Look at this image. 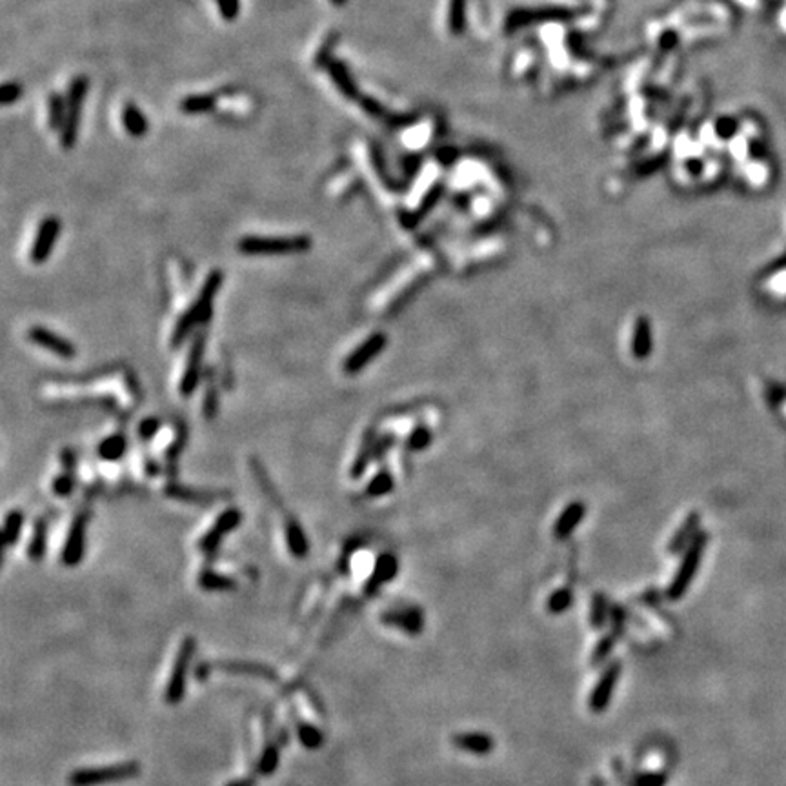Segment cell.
<instances>
[{
  "label": "cell",
  "instance_id": "1f68e13d",
  "mask_svg": "<svg viewBox=\"0 0 786 786\" xmlns=\"http://www.w3.org/2000/svg\"><path fill=\"white\" fill-rule=\"evenodd\" d=\"M392 488H393L392 477H390L388 473H379V475H375L373 479H371V482L368 484V488H366V494L370 495V497H380V495L388 494Z\"/></svg>",
  "mask_w": 786,
  "mask_h": 786
},
{
  "label": "cell",
  "instance_id": "83f0119b",
  "mask_svg": "<svg viewBox=\"0 0 786 786\" xmlns=\"http://www.w3.org/2000/svg\"><path fill=\"white\" fill-rule=\"evenodd\" d=\"M66 98L61 97L59 93H51L47 98V124L51 130H62L66 121Z\"/></svg>",
  "mask_w": 786,
  "mask_h": 786
},
{
  "label": "cell",
  "instance_id": "484cf974",
  "mask_svg": "<svg viewBox=\"0 0 786 786\" xmlns=\"http://www.w3.org/2000/svg\"><path fill=\"white\" fill-rule=\"evenodd\" d=\"M652 348V335H650V324L648 319H637L634 329V339H632V352L637 359H644L650 353Z\"/></svg>",
  "mask_w": 786,
  "mask_h": 786
},
{
  "label": "cell",
  "instance_id": "d590c367",
  "mask_svg": "<svg viewBox=\"0 0 786 786\" xmlns=\"http://www.w3.org/2000/svg\"><path fill=\"white\" fill-rule=\"evenodd\" d=\"M217 6L218 10H221L222 19L228 20V22H233L237 19V15H239V10H241V2L239 0H217Z\"/></svg>",
  "mask_w": 786,
  "mask_h": 786
},
{
  "label": "cell",
  "instance_id": "d4e9b609",
  "mask_svg": "<svg viewBox=\"0 0 786 786\" xmlns=\"http://www.w3.org/2000/svg\"><path fill=\"white\" fill-rule=\"evenodd\" d=\"M128 448V440L122 433L107 435L106 439L98 443L97 454L104 461H119Z\"/></svg>",
  "mask_w": 786,
  "mask_h": 786
},
{
  "label": "cell",
  "instance_id": "7c38bea8",
  "mask_svg": "<svg viewBox=\"0 0 786 786\" xmlns=\"http://www.w3.org/2000/svg\"><path fill=\"white\" fill-rule=\"evenodd\" d=\"M239 523H241V514H239V510H228V512H224V514L215 521V524L209 528L208 532L204 533L202 539L199 541L200 550L208 551V554L209 551L217 550V546L221 544L222 537L226 535V533L233 532V530L239 526Z\"/></svg>",
  "mask_w": 786,
  "mask_h": 786
},
{
  "label": "cell",
  "instance_id": "8d00e7d4",
  "mask_svg": "<svg viewBox=\"0 0 786 786\" xmlns=\"http://www.w3.org/2000/svg\"><path fill=\"white\" fill-rule=\"evenodd\" d=\"M161 430V421L158 419H155V417H149V419H144L142 422H140L139 426V433L142 439H151L153 435L157 433V431Z\"/></svg>",
  "mask_w": 786,
  "mask_h": 786
},
{
  "label": "cell",
  "instance_id": "8992f818",
  "mask_svg": "<svg viewBox=\"0 0 786 786\" xmlns=\"http://www.w3.org/2000/svg\"><path fill=\"white\" fill-rule=\"evenodd\" d=\"M62 222L59 217H50L42 218V222L38 224L37 235L33 239L31 251H29V259L33 264H42L50 259L51 251L55 248V242L61 235Z\"/></svg>",
  "mask_w": 786,
  "mask_h": 786
},
{
  "label": "cell",
  "instance_id": "f1b7e54d",
  "mask_svg": "<svg viewBox=\"0 0 786 786\" xmlns=\"http://www.w3.org/2000/svg\"><path fill=\"white\" fill-rule=\"evenodd\" d=\"M584 515V506L581 504H572L570 508H566V512L559 517L557 526H555V535L565 537L568 533L574 532V528L577 526V523L581 521V517Z\"/></svg>",
  "mask_w": 786,
  "mask_h": 786
},
{
  "label": "cell",
  "instance_id": "f35d334b",
  "mask_svg": "<svg viewBox=\"0 0 786 786\" xmlns=\"http://www.w3.org/2000/svg\"><path fill=\"white\" fill-rule=\"evenodd\" d=\"M666 777L662 773H644L639 776L635 786H665Z\"/></svg>",
  "mask_w": 786,
  "mask_h": 786
},
{
  "label": "cell",
  "instance_id": "d6a6232c",
  "mask_svg": "<svg viewBox=\"0 0 786 786\" xmlns=\"http://www.w3.org/2000/svg\"><path fill=\"white\" fill-rule=\"evenodd\" d=\"M70 470H71V463L66 466V472L61 473V475L53 481V491H55V495H59V497H68V495L73 491L75 479L73 475H71Z\"/></svg>",
  "mask_w": 786,
  "mask_h": 786
},
{
  "label": "cell",
  "instance_id": "d6986e66",
  "mask_svg": "<svg viewBox=\"0 0 786 786\" xmlns=\"http://www.w3.org/2000/svg\"><path fill=\"white\" fill-rule=\"evenodd\" d=\"M122 124H124L126 133L133 137V139H140L144 135L148 133V119L144 117L142 111L139 110L137 104L128 102L122 110Z\"/></svg>",
  "mask_w": 786,
  "mask_h": 786
},
{
  "label": "cell",
  "instance_id": "8fae6325",
  "mask_svg": "<svg viewBox=\"0 0 786 786\" xmlns=\"http://www.w3.org/2000/svg\"><path fill=\"white\" fill-rule=\"evenodd\" d=\"M28 339L33 344H37V346L44 348L50 353L62 357V359H73L77 355V350L68 339L57 335L55 332H51L44 326H33L28 332Z\"/></svg>",
  "mask_w": 786,
  "mask_h": 786
},
{
  "label": "cell",
  "instance_id": "44dd1931",
  "mask_svg": "<svg viewBox=\"0 0 786 786\" xmlns=\"http://www.w3.org/2000/svg\"><path fill=\"white\" fill-rule=\"evenodd\" d=\"M217 106V95L213 93H195V95H188L181 101L179 110L186 115H200V113H208L213 107Z\"/></svg>",
  "mask_w": 786,
  "mask_h": 786
},
{
  "label": "cell",
  "instance_id": "6da1fadb",
  "mask_svg": "<svg viewBox=\"0 0 786 786\" xmlns=\"http://www.w3.org/2000/svg\"><path fill=\"white\" fill-rule=\"evenodd\" d=\"M142 773V764L139 761H122V763L102 764V766L77 768L68 776V786H102L111 783H122L135 779Z\"/></svg>",
  "mask_w": 786,
  "mask_h": 786
},
{
  "label": "cell",
  "instance_id": "277c9868",
  "mask_svg": "<svg viewBox=\"0 0 786 786\" xmlns=\"http://www.w3.org/2000/svg\"><path fill=\"white\" fill-rule=\"evenodd\" d=\"M311 239L295 237H244L239 241V251L244 255H292L310 250Z\"/></svg>",
  "mask_w": 786,
  "mask_h": 786
},
{
  "label": "cell",
  "instance_id": "2e32d148",
  "mask_svg": "<svg viewBox=\"0 0 786 786\" xmlns=\"http://www.w3.org/2000/svg\"><path fill=\"white\" fill-rule=\"evenodd\" d=\"M281 763V743L279 739H273L269 734V725L266 722V741H264L262 754L255 764V772L259 776H272Z\"/></svg>",
  "mask_w": 786,
  "mask_h": 786
},
{
  "label": "cell",
  "instance_id": "4fadbf2b",
  "mask_svg": "<svg viewBox=\"0 0 786 786\" xmlns=\"http://www.w3.org/2000/svg\"><path fill=\"white\" fill-rule=\"evenodd\" d=\"M621 676V665L619 662H611L608 668L605 670V674L601 676V679L597 681L595 688H593L592 695H590V708L593 712H602L608 703H610L611 694H614L615 685L619 681Z\"/></svg>",
  "mask_w": 786,
  "mask_h": 786
},
{
  "label": "cell",
  "instance_id": "e575fe53",
  "mask_svg": "<svg viewBox=\"0 0 786 786\" xmlns=\"http://www.w3.org/2000/svg\"><path fill=\"white\" fill-rule=\"evenodd\" d=\"M570 605H572V593H570L568 590H561V592H555L554 595L550 597L548 610H550L551 614H561V611L566 610Z\"/></svg>",
  "mask_w": 786,
  "mask_h": 786
},
{
  "label": "cell",
  "instance_id": "603a6c76",
  "mask_svg": "<svg viewBox=\"0 0 786 786\" xmlns=\"http://www.w3.org/2000/svg\"><path fill=\"white\" fill-rule=\"evenodd\" d=\"M395 574H397V559L390 554L380 555L379 559H377V565H375L373 574L370 577V583H368V590L371 592V590H375V588L380 586L383 583L395 577Z\"/></svg>",
  "mask_w": 786,
  "mask_h": 786
},
{
  "label": "cell",
  "instance_id": "52a82bcc",
  "mask_svg": "<svg viewBox=\"0 0 786 786\" xmlns=\"http://www.w3.org/2000/svg\"><path fill=\"white\" fill-rule=\"evenodd\" d=\"M703 546H704V539L703 537H699V539H695L694 541V544L690 546L688 551H686L685 559H683L679 570H677L676 577H674V583H672V586L668 588V597L674 599V601L681 599V595L688 590L690 583H692V579H694L695 575V570H697L699 561H701Z\"/></svg>",
  "mask_w": 786,
  "mask_h": 786
},
{
  "label": "cell",
  "instance_id": "ab89813d",
  "mask_svg": "<svg viewBox=\"0 0 786 786\" xmlns=\"http://www.w3.org/2000/svg\"><path fill=\"white\" fill-rule=\"evenodd\" d=\"M605 601L601 599V595H595V601H593V608H592V623H593V628H599V626L602 625V619H605Z\"/></svg>",
  "mask_w": 786,
  "mask_h": 786
},
{
  "label": "cell",
  "instance_id": "f546056e",
  "mask_svg": "<svg viewBox=\"0 0 786 786\" xmlns=\"http://www.w3.org/2000/svg\"><path fill=\"white\" fill-rule=\"evenodd\" d=\"M339 38H341V35L335 31L328 33L326 37H324L322 44L319 46V50H317V53H315L313 57V68H328L329 62L333 61V51H335V46H337Z\"/></svg>",
  "mask_w": 786,
  "mask_h": 786
},
{
  "label": "cell",
  "instance_id": "4dcf8cb0",
  "mask_svg": "<svg viewBox=\"0 0 786 786\" xmlns=\"http://www.w3.org/2000/svg\"><path fill=\"white\" fill-rule=\"evenodd\" d=\"M46 551V524L37 523L28 544V557L31 561H40Z\"/></svg>",
  "mask_w": 786,
  "mask_h": 786
},
{
  "label": "cell",
  "instance_id": "74e56055",
  "mask_svg": "<svg viewBox=\"0 0 786 786\" xmlns=\"http://www.w3.org/2000/svg\"><path fill=\"white\" fill-rule=\"evenodd\" d=\"M428 443H430V433H428V430H424V428H419V430L413 431L412 437H410V440H408L410 448H413V450L424 448Z\"/></svg>",
  "mask_w": 786,
  "mask_h": 786
},
{
  "label": "cell",
  "instance_id": "ffe728a7",
  "mask_svg": "<svg viewBox=\"0 0 786 786\" xmlns=\"http://www.w3.org/2000/svg\"><path fill=\"white\" fill-rule=\"evenodd\" d=\"M454 745L470 754L484 755L494 750V741L486 734H459L454 737Z\"/></svg>",
  "mask_w": 786,
  "mask_h": 786
},
{
  "label": "cell",
  "instance_id": "5b68a950",
  "mask_svg": "<svg viewBox=\"0 0 786 786\" xmlns=\"http://www.w3.org/2000/svg\"><path fill=\"white\" fill-rule=\"evenodd\" d=\"M89 89V79L79 75L75 77L70 84V91L66 97V121L61 130V144L64 149H71L77 142L79 137V126H80V113H82V104L84 98L88 95Z\"/></svg>",
  "mask_w": 786,
  "mask_h": 786
},
{
  "label": "cell",
  "instance_id": "7402d4cb",
  "mask_svg": "<svg viewBox=\"0 0 786 786\" xmlns=\"http://www.w3.org/2000/svg\"><path fill=\"white\" fill-rule=\"evenodd\" d=\"M199 586L206 592H230L235 590L237 583L235 579L228 577V575L215 572L212 568H204L199 574Z\"/></svg>",
  "mask_w": 786,
  "mask_h": 786
},
{
  "label": "cell",
  "instance_id": "b9f144b4",
  "mask_svg": "<svg viewBox=\"0 0 786 786\" xmlns=\"http://www.w3.org/2000/svg\"><path fill=\"white\" fill-rule=\"evenodd\" d=\"M333 6H337V8H341V6H344L348 2V0H329Z\"/></svg>",
  "mask_w": 786,
  "mask_h": 786
},
{
  "label": "cell",
  "instance_id": "836d02e7",
  "mask_svg": "<svg viewBox=\"0 0 786 786\" xmlns=\"http://www.w3.org/2000/svg\"><path fill=\"white\" fill-rule=\"evenodd\" d=\"M22 95H24L22 84L6 82L4 86H2V91H0V102H2L4 106H10V104H15V102L19 101Z\"/></svg>",
  "mask_w": 786,
  "mask_h": 786
},
{
  "label": "cell",
  "instance_id": "3957f363",
  "mask_svg": "<svg viewBox=\"0 0 786 786\" xmlns=\"http://www.w3.org/2000/svg\"><path fill=\"white\" fill-rule=\"evenodd\" d=\"M195 652H197V641H195L193 635H186L177 648L172 672H170L166 688H164V701L170 706H175L184 699L186 679H188V670H190Z\"/></svg>",
  "mask_w": 786,
  "mask_h": 786
},
{
  "label": "cell",
  "instance_id": "4316f807",
  "mask_svg": "<svg viewBox=\"0 0 786 786\" xmlns=\"http://www.w3.org/2000/svg\"><path fill=\"white\" fill-rule=\"evenodd\" d=\"M22 526H24L22 512H19V510H13V512H10V514L6 515L4 528H2V546H4V550H6V548H10V546H13L15 542L19 541L20 532H22Z\"/></svg>",
  "mask_w": 786,
  "mask_h": 786
},
{
  "label": "cell",
  "instance_id": "60d3db41",
  "mask_svg": "<svg viewBox=\"0 0 786 786\" xmlns=\"http://www.w3.org/2000/svg\"><path fill=\"white\" fill-rule=\"evenodd\" d=\"M224 786H257V781H255L253 776H244V777H237V779L228 781Z\"/></svg>",
  "mask_w": 786,
  "mask_h": 786
},
{
  "label": "cell",
  "instance_id": "cb8c5ba5",
  "mask_svg": "<svg viewBox=\"0 0 786 786\" xmlns=\"http://www.w3.org/2000/svg\"><path fill=\"white\" fill-rule=\"evenodd\" d=\"M286 542L290 551H292V555L293 557H297V559H304L306 555H308V551H310V544H308L306 533L302 532V528L299 526L297 521H288Z\"/></svg>",
  "mask_w": 786,
  "mask_h": 786
},
{
  "label": "cell",
  "instance_id": "e0dca14e",
  "mask_svg": "<svg viewBox=\"0 0 786 786\" xmlns=\"http://www.w3.org/2000/svg\"><path fill=\"white\" fill-rule=\"evenodd\" d=\"M328 75L329 79H332V82L335 84V88L339 89V93H341L343 97L350 98V101L359 97V89H357L355 80H353V77L350 75V71H348L346 64H344L343 61L333 59L328 66Z\"/></svg>",
  "mask_w": 786,
  "mask_h": 786
},
{
  "label": "cell",
  "instance_id": "9c48e42d",
  "mask_svg": "<svg viewBox=\"0 0 786 786\" xmlns=\"http://www.w3.org/2000/svg\"><path fill=\"white\" fill-rule=\"evenodd\" d=\"M384 346H386V335H384L383 332L371 333L364 343L359 344V346H357L355 350L344 359V364H343L344 371L350 375L359 373L362 368H366V366L370 364V361H373L375 357L383 352Z\"/></svg>",
  "mask_w": 786,
  "mask_h": 786
},
{
  "label": "cell",
  "instance_id": "5bb4252c",
  "mask_svg": "<svg viewBox=\"0 0 786 786\" xmlns=\"http://www.w3.org/2000/svg\"><path fill=\"white\" fill-rule=\"evenodd\" d=\"M386 626L392 628L403 630L404 634L417 635L421 634L422 630V615L419 610H412V608H403V610H388L380 615Z\"/></svg>",
  "mask_w": 786,
  "mask_h": 786
},
{
  "label": "cell",
  "instance_id": "ac0fdd59",
  "mask_svg": "<svg viewBox=\"0 0 786 786\" xmlns=\"http://www.w3.org/2000/svg\"><path fill=\"white\" fill-rule=\"evenodd\" d=\"M290 717L293 719V726H295L297 737L301 741V745L308 750H319L324 745V736L319 728H315L310 721L302 719L295 710H290Z\"/></svg>",
  "mask_w": 786,
  "mask_h": 786
},
{
  "label": "cell",
  "instance_id": "30bf717a",
  "mask_svg": "<svg viewBox=\"0 0 786 786\" xmlns=\"http://www.w3.org/2000/svg\"><path fill=\"white\" fill-rule=\"evenodd\" d=\"M86 526H88L86 515H79L71 523L70 532H68V537H66L64 548H62L61 554L62 565L77 566L82 561L84 550H86Z\"/></svg>",
  "mask_w": 786,
  "mask_h": 786
},
{
  "label": "cell",
  "instance_id": "7a4b0ae2",
  "mask_svg": "<svg viewBox=\"0 0 786 786\" xmlns=\"http://www.w3.org/2000/svg\"><path fill=\"white\" fill-rule=\"evenodd\" d=\"M221 284H222V272H217V269H215V272L209 273L208 279H206V283H204L202 290H200L199 297L195 299L193 306H191L190 310L186 311L181 319H179V322H177L172 337L173 344H181L182 341L188 337V333H190L197 324L204 322V320L208 319L209 313H212L213 299L217 295Z\"/></svg>",
  "mask_w": 786,
  "mask_h": 786
},
{
  "label": "cell",
  "instance_id": "9a60e30c",
  "mask_svg": "<svg viewBox=\"0 0 786 786\" xmlns=\"http://www.w3.org/2000/svg\"><path fill=\"white\" fill-rule=\"evenodd\" d=\"M202 350H204V341L199 337L193 343V346H191L190 355H188V362H186L184 373H182L181 384H179L181 395H184V397L191 395V393L195 392V388H197V384H199Z\"/></svg>",
  "mask_w": 786,
  "mask_h": 786
},
{
  "label": "cell",
  "instance_id": "ba28073f",
  "mask_svg": "<svg viewBox=\"0 0 786 786\" xmlns=\"http://www.w3.org/2000/svg\"><path fill=\"white\" fill-rule=\"evenodd\" d=\"M212 668L224 674L242 677H255V679L277 681V672L269 665H264L259 661H242V659H218L212 661Z\"/></svg>",
  "mask_w": 786,
  "mask_h": 786
}]
</instances>
